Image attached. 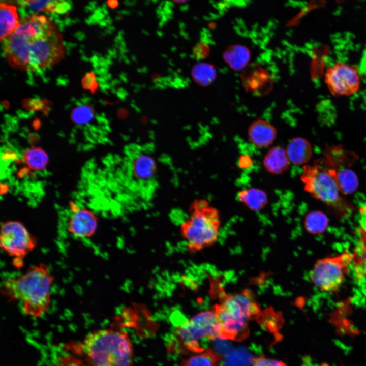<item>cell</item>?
I'll list each match as a JSON object with an SVG mask.
<instances>
[{"mask_svg":"<svg viewBox=\"0 0 366 366\" xmlns=\"http://www.w3.org/2000/svg\"><path fill=\"white\" fill-rule=\"evenodd\" d=\"M176 337L184 349L199 353L205 349L201 346L203 340H214L220 337V325L212 310L200 312L180 325Z\"/></svg>","mask_w":366,"mask_h":366,"instance_id":"obj_7","label":"cell"},{"mask_svg":"<svg viewBox=\"0 0 366 366\" xmlns=\"http://www.w3.org/2000/svg\"><path fill=\"white\" fill-rule=\"evenodd\" d=\"M87 366H132V341L127 332L99 329L86 336L82 343Z\"/></svg>","mask_w":366,"mask_h":366,"instance_id":"obj_4","label":"cell"},{"mask_svg":"<svg viewBox=\"0 0 366 366\" xmlns=\"http://www.w3.org/2000/svg\"><path fill=\"white\" fill-rule=\"evenodd\" d=\"M212 310L219 323V338L237 342L248 337L249 321L261 311L254 294L247 289L229 294L222 290L219 302Z\"/></svg>","mask_w":366,"mask_h":366,"instance_id":"obj_3","label":"cell"},{"mask_svg":"<svg viewBox=\"0 0 366 366\" xmlns=\"http://www.w3.org/2000/svg\"><path fill=\"white\" fill-rule=\"evenodd\" d=\"M5 56L13 68L40 73L64 56L63 38L56 25L44 15L33 14L3 39Z\"/></svg>","mask_w":366,"mask_h":366,"instance_id":"obj_1","label":"cell"},{"mask_svg":"<svg viewBox=\"0 0 366 366\" xmlns=\"http://www.w3.org/2000/svg\"><path fill=\"white\" fill-rule=\"evenodd\" d=\"M224 58L233 69L239 70L247 64L250 53L248 49L243 46L234 45L225 52Z\"/></svg>","mask_w":366,"mask_h":366,"instance_id":"obj_19","label":"cell"},{"mask_svg":"<svg viewBox=\"0 0 366 366\" xmlns=\"http://www.w3.org/2000/svg\"><path fill=\"white\" fill-rule=\"evenodd\" d=\"M243 81L249 90L259 94L267 91L271 82L269 74L263 69L256 66L245 73Z\"/></svg>","mask_w":366,"mask_h":366,"instance_id":"obj_14","label":"cell"},{"mask_svg":"<svg viewBox=\"0 0 366 366\" xmlns=\"http://www.w3.org/2000/svg\"><path fill=\"white\" fill-rule=\"evenodd\" d=\"M48 103L46 100L25 99L23 102V105L28 110L45 111Z\"/></svg>","mask_w":366,"mask_h":366,"instance_id":"obj_28","label":"cell"},{"mask_svg":"<svg viewBox=\"0 0 366 366\" xmlns=\"http://www.w3.org/2000/svg\"><path fill=\"white\" fill-rule=\"evenodd\" d=\"M237 199L253 211L261 210L267 203V196L263 191L255 188L239 191Z\"/></svg>","mask_w":366,"mask_h":366,"instance_id":"obj_18","label":"cell"},{"mask_svg":"<svg viewBox=\"0 0 366 366\" xmlns=\"http://www.w3.org/2000/svg\"><path fill=\"white\" fill-rule=\"evenodd\" d=\"M192 75L195 81L199 84L208 85L214 80L216 71L211 65L199 63L193 67Z\"/></svg>","mask_w":366,"mask_h":366,"instance_id":"obj_26","label":"cell"},{"mask_svg":"<svg viewBox=\"0 0 366 366\" xmlns=\"http://www.w3.org/2000/svg\"><path fill=\"white\" fill-rule=\"evenodd\" d=\"M335 176L341 193L350 194L357 189L358 179L352 170L347 168L336 170Z\"/></svg>","mask_w":366,"mask_h":366,"instance_id":"obj_21","label":"cell"},{"mask_svg":"<svg viewBox=\"0 0 366 366\" xmlns=\"http://www.w3.org/2000/svg\"><path fill=\"white\" fill-rule=\"evenodd\" d=\"M325 82L334 96H350L357 93L361 84V76L354 66L337 62L326 70Z\"/></svg>","mask_w":366,"mask_h":366,"instance_id":"obj_11","label":"cell"},{"mask_svg":"<svg viewBox=\"0 0 366 366\" xmlns=\"http://www.w3.org/2000/svg\"><path fill=\"white\" fill-rule=\"evenodd\" d=\"M289 162L286 150L279 146L270 149L263 159L264 168L268 172L276 174L286 170Z\"/></svg>","mask_w":366,"mask_h":366,"instance_id":"obj_17","label":"cell"},{"mask_svg":"<svg viewBox=\"0 0 366 366\" xmlns=\"http://www.w3.org/2000/svg\"><path fill=\"white\" fill-rule=\"evenodd\" d=\"M17 8L12 4L1 2L0 4L1 41L9 36L18 26L20 20Z\"/></svg>","mask_w":366,"mask_h":366,"instance_id":"obj_16","label":"cell"},{"mask_svg":"<svg viewBox=\"0 0 366 366\" xmlns=\"http://www.w3.org/2000/svg\"><path fill=\"white\" fill-rule=\"evenodd\" d=\"M54 277L44 263L34 265L23 273L4 279L1 292L9 299L20 301L24 314L37 318L48 309Z\"/></svg>","mask_w":366,"mask_h":366,"instance_id":"obj_2","label":"cell"},{"mask_svg":"<svg viewBox=\"0 0 366 366\" xmlns=\"http://www.w3.org/2000/svg\"><path fill=\"white\" fill-rule=\"evenodd\" d=\"M81 83L83 88L90 90L92 94L95 93L98 89V82L93 72L87 73L83 77Z\"/></svg>","mask_w":366,"mask_h":366,"instance_id":"obj_30","label":"cell"},{"mask_svg":"<svg viewBox=\"0 0 366 366\" xmlns=\"http://www.w3.org/2000/svg\"><path fill=\"white\" fill-rule=\"evenodd\" d=\"M328 225V220L325 214L320 211H313L308 213L304 219L306 230L312 234L324 232Z\"/></svg>","mask_w":366,"mask_h":366,"instance_id":"obj_23","label":"cell"},{"mask_svg":"<svg viewBox=\"0 0 366 366\" xmlns=\"http://www.w3.org/2000/svg\"><path fill=\"white\" fill-rule=\"evenodd\" d=\"M221 225L219 210L204 199L191 205L188 218L180 225V233L188 252L193 254L216 243Z\"/></svg>","mask_w":366,"mask_h":366,"instance_id":"obj_5","label":"cell"},{"mask_svg":"<svg viewBox=\"0 0 366 366\" xmlns=\"http://www.w3.org/2000/svg\"><path fill=\"white\" fill-rule=\"evenodd\" d=\"M352 254L356 276L361 278L366 275V236L363 232L355 252Z\"/></svg>","mask_w":366,"mask_h":366,"instance_id":"obj_25","label":"cell"},{"mask_svg":"<svg viewBox=\"0 0 366 366\" xmlns=\"http://www.w3.org/2000/svg\"><path fill=\"white\" fill-rule=\"evenodd\" d=\"M250 159L243 156L240 159L239 164L241 167H247L250 164Z\"/></svg>","mask_w":366,"mask_h":366,"instance_id":"obj_31","label":"cell"},{"mask_svg":"<svg viewBox=\"0 0 366 366\" xmlns=\"http://www.w3.org/2000/svg\"><path fill=\"white\" fill-rule=\"evenodd\" d=\"M336 169L318 160L304 166L301 176L305 190L314 198L340 210L345 205L336 179Z\"/></svg>","mask_w":366,"mask_h":366,"instance_id":"obj_6","label":"cell"},{"mask_svg":"<svg viewBox=\"0 0 366 366\" xmlns=\"http://www.w3.org/2000/svg\"><path fill=\"white\" fill-rule=\"evenodd\" d=\"M37 244V239L21 222L7 221L2 224L1 248L12 258V263L16 267L20 268L23 265V259Z\"/></svg>","mask_w":366,"mask_h":366,"instance_id":"obj_10","label":"cell"},{"mask_svg":"<svg viewBox=\"0 0 366 366\" xmlns=\"http://www.w3.org/2000/svg\"><path fill=\"white\" fill-rule=\"evenodd\" d=\"M125 167L126 187L136 191H151L155 187L157 165L156 159L147 149L140 146L126 150Z\"/></svg>","mask_w":366,"mask_h":366,"instance_id":"obj_8","label":"cell"},{"mask_svg":"<svg viewBox=\"0 0 366 366\" xmlns=\"http://www.w3.org/2000/svg\"><path fill=\"white\" fill-rule=\"evenodd\" d=\"M276 129L269 123L262 119L253 122L248 129V137L254 145L260 147L270 145L276 139Z\"/></svg>","mask_w":366,"mask_h":366,"instance_id":"obj_13","label":"cell"},{"mask_svg":"<svg viewBox=\"0 0 366 366\" xmlns=\"http://www.w3.org/2000/svg\"><path fill=\"white\" fill-rule=\"evenodd\" d=\"M107 4L111 8H115L118 6V2L116 1H109Z\"/></svg>","mask_w":366,"mask_h":366,"instance_id":"obj_32","label":"cell"},{"mask_svg":"<svg viewBox=\"0 0 366 366\" xmlns=\"http://www.w3.org/2000/svg\"><path fill=\"white\" fill-rule=\"evenodd\" d=\"M352 260L353 254L348 252L319 259L310 271V280L323 291L336 292L341 287Z\"/></svg>","mask_w":366,"mask_h":366,"instance_id":"obj_9","label":"cell"},{"mask_svg":"<svg viewBox=\"0 0 366 366\" xmlns=\"http://www.w3.org/2000/svg\"><path fill=\"white\" fill-rule=\"evenodd\" d=\"M23 158L28 167L33 170H43L49 161L46 152L39 147H33L26 150Z\"/></svg>","mask_w":366,"mask_h":366,"instance_id":"obj_24","label":"cell"},{"mask_svg":"<svg viewBox=\"0 0 366 366\" xmlns=\"http://www.w3.org/2000/svg\"><path fill=\"white\" fill-rule=\"evenodd\" d=\"M94 116L93 108L88 105L78 106L71 113L72 121L78 125H83L92 121Z\"/></svg>","mask_w":366,"mask_h":366,"instance_id":"obj_27","label":"cell"},{"mask_svg":"<svg viewBox=\"0 0 366 366\" xmlns=\"http://www.w3.org/2000/svg\"><path fill=\"white\" fill-rule=\"evenodd\" d=\"M286 151L289 161L298 165L307 163L312 155L309 142L300 137L292 139L289 142Z\"/></svg>","mask_w":366,"mask_h":366,"instance_id":"obj_15","label":"cell"},{"mask_svg":"<svg viewBox=\"0 0 366 366\" xmlns=\"http://www.w3.org/2000/svg\"><path fill=\"white\" fill-rule=\"evenodd\" d=\"M220 355L212 349H205L196 353L182 362V366H219L221 362Z\"/></svg>","mask_w":366,"mask_h":366,"instance_id":"obj_22","label":"cell"},{"mask_svg":"<svg viewBox=\"0 0 366 366\" xmlns=\"http://www.w3.org/2000/svg\"><path fill=\"white\" fill-rule=\"evenodd\" d=\"M252 366H287L282 361L269 358L264 355L255 358L252 362Z\"/></svg>","mask_w":366,"mask_h":366,"instance_id":"obj_29","label":"cell"},{"mask_svg":"<svg viewBox=\"0 0 366 366\" xmlns=\"http://www.w3.org/2000/svg\"><path fill=\"white\" fill-rule=\"evenodd\" d=\"M98 218L91 210L79 209L73 212L68 224V232L79 238L92 237L98 227Z\"/></svg>","mask_w":366,"mask_h":366,"instance_id":"obj_12","label":"cell"},{"mask_svg":"<svg viewBox=\"0 0 366 366\" xmlns=\"http://www.w3.org/2000/svg\"><path fill=\"white\" fill-rule=\"evenodd\" d=\"M21 4L27 6L35 12H48L65 13L70 8L68 3L63 1H22L19 2Z\"/></svg>","mask_w":366,"mask_h":366,"instance_id":"obj_20","label":"cell"}]
</instances>
